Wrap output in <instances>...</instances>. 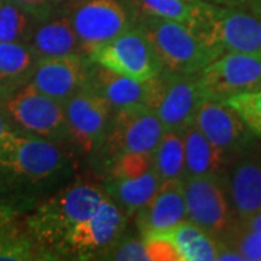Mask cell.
Wrapping results in <instances>:
<instances>
[{"label":"cell","mask_w":261,"mask_h":261,"mask_svg":"<svg viewBox=\"0 0 261 261\" xmlns=\"http://www.w3.org/2000/svg\"><path fill=\"white\" fill-rule=\"evenodd\" d=\"M10 130H13L12 129V125H10V122L8 121L6 115H5L2 106H0V140H2L5 135H8Z\"/></svg>","instance_id":"cell-36"},{"label":"cell","mask_w":261,"mask_h":261,"mask_svg":"<svg viewBox=\"0 0 261 261\" xmlns=\"http://www.w3.org/2000/svg\"><path fill=\"white\" fill-rule=\"evenodd\" d=\"M247 8L251 10L252 13H255L258 18H261V0H251Z\"/></svg>","instance_id":"cell-37"},{"label":"cell","mask_w":261,"mask_h":261,"mask_svg":"<svg viewBox=\"0 0 261 261\" xmlns=\"http://www.w3.org/2000/svg\"><path fill=\"white\" fill-rule=\"evenodd\" d=\"M224 244L240 252L244 261H261V235L245 229L238 222Z\"/></svg>","instance_id":"cell-29"},{"label":"cell","mask_w":261,"mask_h":261,"mask_svg":"<svg viewBox=\"0 0 261 261\" xmlns=\"http://www.w3.org/2000/svg\"><path fill=\"white\" fill-rule=\"evenodd\" d=\"M238 219L261 211V155L244 154L233 161L225 180Z\"/></svg>","instance_id":"cell-17"},{"label":"cell","mask_w":261,"mask_h":261,"mask_svg":"<svg viewBox=\"0 0 261 261\" xmlns=\"http://www.w3.org/2000/svg\"><path fill=\"white\" fill-rule=\"evenodd\" d=\"M186 219L183 180L163 181L155 195L137 212L141 238L161 235Z\"/></svg>","instance_id":"cell-16"},{"label":"cell","mask_w":261,"mask_h":261,"mask_svg":"<svg viewBox=\"0 0 261 261\" xmlns=\"http://www.w3.org/2000/svg\"><path fill=\"white\" fill-rule=\"evenodd\" d=\"M63 2H65V0H58V3H60V5H61Z\"/></svg>","instance_id":"cell-38"},{"label":"cell","mask_w":261,"mask_h":261,"mask_svg":"<svg viewBox=\"0 0 261 261\" xmlns=\"http://www.w3.org/2000/svg\"><path fill=\"white\" fill-rule=\"evenodd\" d=\"M38 19L9 0L0 5V42L28 44Z\"/></svg>","instance_id":"cell-25"},{"label":"cell","mask_w":261,"mask_h":261,"mask_svg":"<svg viewBox=\"0 0 261 261\" xmlns=\"http://www.w3.org/2000/svg\"><path fill=\"white\" fill-rule=\"evenodd\" d=\"M206 100L225 102L261 90V57L225 53L197 74Z\"/></svg>","instance_id":"cell-8"},{"label":"cell","mask_w":261,"mask_h":261,"mask_svg":"<svg viewBox=\"0 0 261 261\" xmlns=\"http://www.w3.org/2000/svg\"><path fill=\"white\" fill-rule=\"evenodd\" d=\"M154 170L161 183L185 178V144L181 132H163L159 145L154 149Z\"/></svg>","instance_id":"cell-24"},{"label":"cell","mask_w":261,"mask_h":261,"mask_svg":"<svg viewBox=\"0 0 261 261\" xmlns=\"http://www.w3.org/2000/svg\"><path fill=\"white\" fill-rule=\"evenodd\" d=\"M123 225L125 216L121 209L108 197L92 216L67 233L60 250L64 248L80 258L105 254L119 241Z\"/></svg>","instance_id":"cell-13"},{"label":"cell","mask_w":261,"mask_h":261,"mask_svg":"<svg viewBox=\"0 0 261 261\" xmlns=\"http://www.w3.org/2000/svg\"><path fill=\"white\" fill-rule=\"evenodd\" d=\"M138 27L151 41L164 68L171 73L199 74L206 65L222 56L189 27L174 20L141 15Z\"/></svg>","instance_id":"cell-2"},{"label":"cell","mask_w":261,"mask_h":261,"mask_svg":"<svg viewBox=\"0 0 261 261\" xmlns=\"http://www.w3.org/2000/svg\"><path fill=\"white\" fill-rule=\"evenodd\" d=\"M163 123L147 106L118 109L97 152L109 167L125 152H154L163 137Z\"/></svg>","instance_id":"cell-6"},{"label":"cell","mask_w":261,"mask_h":261,"mask_svg":"<svg viewBox=\"0 0 261 261\" xmlns=\"http://www.w3.org/2000/svg\"><path fill=\"white\" fill-rule=\"evenodd\" d=\"M141 15L183 23L195 32L207 16L211 3L203 0H132Z\"/></svg>","instance_id":"cell-22"},{"label":"cell","mask_w":261,"mask_h":261,"mask_svg":"<svg viewBox=\"0 0 261 261\" xmlns=\"http://www.w3.org/2000/svg\"><path fill=\"white\" fill-rule=\"evenodd\" d=\"M89 64L84 54L38 60L28 83L39 93L64 103L86 86Z\"/></svg>","instance_id":"cell-14"},{"label":"cell","mask_w":261,"mask_h":261,"mask_svg":"<svg viewBox=\"0 0 261 261\" xmlns=\"http://www.w3.org/2000/svg\"><path fill=\"white\" fill-rule=\"evenodd\" d=\"M2 2H3V0H0V5H2Z\"/></svg>","instance_id":"cell-39"},{"label":"cell","mask_w":261,"mask_h":261,"mask_svg":"<svg viewBox=\"0 0 261 261\" xmlns=\"http://www.w3.org/2000/svg\"><path fill=\"white\" fill-rule=\"evenodd\" d=\"M0 106L10 125L34 137L54 142L68 137L63 103L39 93L29 83L0 94Z\"/></svg>","instance_id":"cell-4"},{"label":"cell","mask_w":261,"mask_h":261,"mask_svg":"<svg viewBox=\"0 0 261 261\" xmlns=\"http://www.w3.org/2000/svg\"><path fill=\"white\" fill-rule=\"evenodd\" d=\"M89 61L119 74L151 80L164 70L151 41L140 27H130L106 44L93 49Z\"/></svg>","instance_id":"cell-7"},{"label":"cell","mask_w":261,"mask_h":261,"mask_svg":"<svg viewBox=\"0 0 261 261\" xmlns=\"http://www.w3.org/2000/svg\"><path fill=\"white\" fill-rule=\"evenodd\" d=\"M28 45L38 60L83 54L68 15H51L38 20Z\"/></svg>","instance_id":"cell-18"},{"label":"cell","mask_w":261,"mask_h":261,"mask_svg":"<svg viewBox=\"0 0 261 261\" xmlns=\"http://www.w3.org/2000/svg\"><path fill=\"white\" fill-rule=\"evenodd\" d=\"M63 109L68 137L86 154L97 151L111 125V105L84 86L63 103Z\"/></svg>","instance_id":"cell-11"},{"label":"cell","mask_w":261,"mask_h":261,"mask_svg":"<svg viewBox=\"0 0 261 261\" xmlns=\"http://www.w3.org/2000/svg\"><path fill=\"white\" fill-rule=\"evenodd\" d=\"M15 3L20 9L28 12L38 20H44L53 13H56L57 6L60 5L58 0H9Z\"/></svg>","instance_id":"cell-32"},{"label":"cell","mask_w":261,"mask_h":261,"mask_svg":"<svg viewBox=\"0 0 261 261\" xmlns=\"http://www.w3.org/2000/svg\"><path fill=\"white\" fill-rule=\"evenodd\" d=\"M108 197L103 187L89 181H75L65 186L41 202L29 215L27 219L29 237L44 254H49L48 248L60 250L67 233L92 216Z\"/></svg>","instance_id":"cell-1"},{"label":"cell","mask_w":261,"mask_h":261,"mask_svg":"<svg viewBox=\"0 0 261 261\" xmlns=\"http://www.w3.org/2000/svg\"><path fill=\"white\" fill-rule=\"evenodd\" d=\"M159 89L152 103L164 130L183 132L195 122L196 113L205 102L196 75H181L163 70L157 77Z\"/></svg>","instance_id":"cell-10"},{"label":"cell","mask_w":261,"mask_h":261,"mask_svg":"<svg viewBox=\"0 0 261 261\" xmlns=\"http://www.w3.org/2000/svg\"><path fill=\"white\" fill-rule=\"evenodd\" d=\"M111 260H122V261H149L148 252L144 240H123L112 245L108 251L105 252Z\"/></svg>","instance_id":"cell-30"},{"label":"cell","mask_w":261,"mask_h":261,"mask_svg":"<svg viewBox=\"0 0 261 261\" xmlns=\"http://www.w3.org/2000/svg\"><path fill=\"white\" fill-rule=\"evenodd\" d=\"M67 15L86 57L130 28L128 9L119 0H74Z\"/></svg>","instance_id":"cell-9"},{"label":"cell","mask_w":261,"mask_h":261,"mask_svg":"<svg viewBox=\"0 0 261 261\" xmlns=\"http://www.w3.org/2000/svg\"><path fill=\"white\" fill-rule=\"evenodd\" d=\"M225 103L237 111L252 135L261 141V90L233 96Z\"/></svg>","instance_id":"cell-28"},{"label":"cell","mask_w":261,"mask_h":261,"mask_svg":"<svg viewBox=\"0 0 261 261\" xmlns=\"http://www.w3.org/2000/svg\"><path fill=\"white\" fill-rule=\"evenodd\" d=\"M193 123L231 163L247 154L255 138L237 111L225 102L205 100Z\"/></svg>","instance_id":"cell-12"},{"label":"cell","mask_w":261,"mask_h":261,"mask_svg":"<svg viewBox=\"0 0 261 261\" xmlns=\"http://www.w3.org/2000/svg\"><path fill=\"white\" fill-rule=\"evenodd\" d=\"M206 3L216 5V6H241L247 8L251 0H203Z\"/></svg>","instance_id":"cell-35"},{"label":"cell","mask_w":261,"mask_h":261,"mask_svg":"<svg viewBox=\"0 0 261 261\" xmlns=\"http://www.w3.org/2000/svg\"><path fill=\"white\" fill-rule=\"evenodd\" d=\"M195 34L221 54L261 57V18L248 8L212 5Z\"/></svg>","instance_id":"cell-3"},{"label":"cell","mask_w":261,"mask_h":261,"mask_svg":"<svg viewBox=\"0 0 261 261\" xmlns=\"http://www.w3.org/2000/svg\"><path fill=\"white\" fill-rule=\"evenodd\" d=\"M142 240L147 247L149 261H178V254L174 245L166 238L151 237Z\"/></svg>","instance_id":"cell-31"},{"label":"cell","mask_w":261,"mask_h":261,"mask_svg":"<svg viewBox=\"0 0 261 261\" xmlns=\"http://www.w3.org/2000/svg\"><path fill=\"white\" fill-rule=\"evenodd\" d=\"M157 237L166 238L174 245L178 261H214L222 245V241L187 219Z\"/></svg>","instance_id":"cell-20"},{"label":"cell","mask_w":261,"mask_h":261,"mask_svg":"<svg viewBox=\"0 0 261 261\" xmlns=\"http://www.w3.org/2000/svg\"><path fill=\"white\" fill-rule=\"evenodd\" d=\"M238 224L244 226L245 229H250L252 232H257L261 235V211L251 215V216H247L244 219H238Z\"/></svg>","instance_id":"cell-33"},{"label":"cell","mask_w":261,"mask_h":261,"mask_svg":"<svg viewBox=\"0 0 261 261\" xmlns=\"http://www.w3.org/2000/svg\"><path fill=\"white\" fill-rule=\"evenodd\" d=\"M154 168V152H125L109 166V178H134Z\"/></svg>","instance_id":"cell-27"},{"label":"cell","mask_w":261,"mask_h":261,"mask_svg":"<svg viewBox=\"0 0 261 261\" xmlns=\"http://www.w3.org/2000/svg\"><path fill=\"white\" fill-rule=\"evenodd\" d=\"M159 174L151 168L145 174L134 178H108L105 190L119 209L126 215L137 214L159 190Z\"/></svg>","instance_id":"cell-21"},{"label":"cell","mask_w":261,"mask_h":261,"mask_svg":"<svg viewBox=\"0 0 261 261\" xmlns=\"http://www.w3.org/2000/svg\"><path fill=\"white\" fill-rule=\"evenodd\" d=\"M37 61L28 44L0 42V94L28 83Z\"/></svg>","instance_id":"cell-23"},{"label":"cell","mask_w":261,"mask_h":261,"mask_svg":"<svg viewBox=\"0 0 261 261\" xmlns=\"http://www.w3.org/2000/svg\"><path fill=\"white\" fill-rule=\"evenodd\" d=\"M41 248L31 237L8 231L0 237V261H23L44 258Z\"/></svg>","instance_id":"cell-26"},{"label":"cell","mask_w":261,"mask_h":261,"mask_svg":"<svg viewBox=\"0 0 261 261\" xmlns=\"http://www.w3.org/2000/svg\"><path fill=\"white\" fill-rule=\"evenodd\" d=\"M157 77L138 80L90 63L86 86L100 94L116 111L132 106H147L151 109L159 89Z\"/></svg>","instance_id":"cell-15"},{"label":"cell","mask_w":261,"mask_h":261,"mask_svg":"<svg viewBox=\"0 0 261 261\" xmlns=\"http://www.w3.org/2000/svg\"><path fill=\"white\" fill-rule=\"evenodd\" d=\"M181 134L185 144V177L222 176L231 161L211 144L195 123L187 126Z\"/></svg>","instance_id":"cell-19"},{"label":"cell","mask_w":261,"mask_h":261,"mask_svg":"<svg viewBox=\"0 0 261 261\" xmlns=\"http://www.w3.org/2000/svg\"><path fill=\"white\" fill-rule=\"evenodd\" d=\"M187 221L224 243L238 218L222 176H192L183 178Z\"/></svg>","instance_id":"cell-5"},{"label":"cell","mask_w":261,"mask_h":261,"mask_svg":"<svg viewBox=\"0 0 261 261\" xmlns=\"http://www.w3.org/2000/svg\"><path fill=\"white\" fill-rule=\"evenodd\" d=\"M12 222V209L0 203V237L10 231Z\"/></svg>","instance_id":"cell-34"}]
</instances>
